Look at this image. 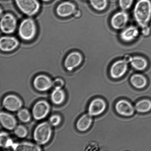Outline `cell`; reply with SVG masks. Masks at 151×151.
<instances>
[{"label": "cell", "mask_w": 151, "mask_h": 151, "mask_svg": "<svg viewBox=\"0 0 151 151\" xmlns=\"http://www.w3.org/2000/svg\"><path fill=\"white\" fill-rule=\"evenodd\" d=\"M134 16L142 30L149 28L148 24L151 18V1L150 0H139L134 7Z\"/></svg>", "instance_id": "cell-1"}, {"label": "cell", "mask_w": 151, "mask_h": 151, "mask_svg": "<svg viewBox=\"0 0 151 151\" xmlns=\"http://www.w3.org/2000/svg\"><path fill=\"white\" fill-rule=\"evenodd\" d=\"M76 12L75 4L73 3L65 1L61 3L58 6L56 12L60 17H65L70 16Z\"/></svg>", "instance_id": "cell-15"}, {"label": "cell", "mask_w": 151, "mask_h": 151, "mask_svg": "<svg viewBox=\"0 0 151 151\" xmlns=\"http://www.w3.org/2000/svg\"><path fill=\"white\" fill-rule=\"evenodd\" d=\"M50 109V105L48 102L44 100L39 101L34 105L32 115L35 119L40 120L48 115Z\"/></svg>", "instance_id": "cell-6"}, {"label": "cell", "mask_w": 151, "mask_h": 151, "mask_svg": "<svg viewBox=\"0 0 151 151\" xmlns=\"http://www.w3.org/2000/svg\"><path fill=\"white\" fill-rule=\"evenodd\" d=\"M132 66L134 69L138 70H143L147 68V62L145 59L141 57L136 56L130 57L129 61Z\"/></svg>", "instance_id": "cell-20"}, {"label": "cell", "mask_w": 151, "mask_h": 151, "mask_svg": "<svg viewBox=\"0 0 151 151\" xmlns=\"http://www.w3.org/2000/svg\"><path fill=\"white\" fill-rule=\"evenodd\" d=\"M133 1L134 0H119V6L123 10H128L132 5Z\"/></svg>", "instance_id": "cell-28"}, {"label": "cell", "mask_w": 151, "mask_h": 151, "mask_svg": "<svg viewBox=\"0 0 151 151\" xmlns=\"http://www.w3.org/2000/svg\"><path fill=\"white\" fill-rule=\"evenodd\" d=\"M128 19V15L126 12H118L114 15L111 19V25L114 29L116 30L122 29L126 25Z\"/></svg>", "instance_id": "cell-11"}, {"label": "cell", "mask_w": 151, "mask_h": 151, "mask_svg": "<svg viewBox=\"0 0 151 151\" xmlns=\"http://www.w3.org/2000/svg\"><path fill=\"white\" fill-rule=\"evenodd\" d=\"M83 57L80 53L73 52L69 54L64 61V66L69 71H71L81 64Z\"/></svg>", "instance_id": "cell-10"}, {"label": "cell", "mask_w": 151, "mask_h": 151, "mask_svg": "<svg viewBox=\"0 0 151 151\" xmlns=\"http://www.w3.org/2000/svg\"><path fill=\"white\" fill-rule=\"evenodd\" d=\"M17 117L22 122H29L31 119V115L27 109H20L17 113Z\"/></svg>", "instance_id": "cell-26"}, {"label": "cell", "mask_w": 151, "mask_h": 151, "mask_svg": "<svg viewBox=\"0 0 151 151\" xmlns=\"http://www.w3.org/2000/svg\"><path fill=\"white\" fill-rule=\"evenodd\" d=\"M92 7L98 11H103L107 6V0H88Z\"/></svg>", "instance_id": "cell-24"}, {"label": "cell", "mask_w": 151, "mask_h": 151, "mask_svg": "<svg viewBox=\"0 0 151 151\" xmlns=\"http://www.w3.org/2000/svg\"><path fill=\"white\" fill-rule=\"evenodd\" d=\"M49 121L50 124L52 126L54 127L57 126L61 122V117L58 115H53L50 118Z\"/></svg>", "instance_id": "cell-29"}, {"label": "cell", "mask_w": 151, "mask_h": 151, "mask_svg": "<svg viewBox=\"0 0 151 151\" xmlns=\"http://www.w3.org/2000/svg\"><path fill=\"white\" fill-rule=\"evenodd\" d=\"M92 122L91 116L89 114L83 115L76 123V128L81 132L86 131L89 128Z\"/></svg>", "instance_id": "cell-18"}, {"label": "cell", "mask_w": 151, "mask_h": 151, "mask_svg": "<svg viewBox=\"0 0 151 151\" xmlns=\"http://www.w3.org/2000/svg\"><path fill=\"white\" fill-rule=\"evenodd\" d=\"M115 109L119 114L122 116H130L134 114V109L129 102L122 100L117 102L115 105Z\"/></svg>", "instance_id": "cell-14"}, {"label": "cell", "mask_w": 151, "mask_h": 151, "mask_svg": "<svg viewBox=\"0 0 151 151\" xmlns=\"http://www.w3.org/2000/svg\"><path fill=\"white\" fill-rule=\"evenodd\" d=\"M65 94L61 89H55L51 95L52 101L55 104L60 105L64 102Z\"/></svg>", "instance_id": "cell-22"}, {"label": "cell", "mask_w": 151, "mask_h": 151, "mask_svg": "<svg viewBox=\"0 0 151 151\" xmlns=\"http://www.w3.org/2000/svg\"><path fill=\"white\" fill-rule=\"evenodd\" d=\"M64 85V81L60 78H56L52 81V87L55 89H61Z\"/></svg>", "instance_id": "cell-30"}, {"label": "cell", "mask_w": 151, "mask_h": 151, "mask_svg": "<svg viewBox=\"0 0 151 151\" xmlns=\"http://www.w3.org/2000/svg\"><path fill=\"white\" fill-rule=\"evenodd\" d=\"M19 42L17 38L11 36H3L0 40V48L1 51L10 52L18 46Z\"/></svg>", "instance_id": "cell-13"}, {"label": "cell", "mask_w": 151, "mask_h": 151, "mask_svg": "<svg viewBox=\"0 0 151 151\" xmlns=\"http://www.w3.org/2000/svg\"><path fill=\"white\" fill-rule=\"evenodd\" d=\"M42 1H51V0H42Z\"/></svg>", "instance_id": "cell-31"}, {"label": "cell", "mask_w": 151, "mask_h": 151, "mask_svg": "<svg viewBox=\"0 0 151 151\" xmlns=\"http://www.w3.org/2000/svg\"><path fill=\"white\" fill-rule=\"evenodd\" d=\"M139 31L137 27L134 26L129 27L124 29L120 35L122 40L126 42H129L134 40L138 36Z\"/></svg>", "instance_id": "cell-17"}, {"label": "cell", "mask_w": 151, "mask_h": 151, "mask_svg": "<svg viewBox=\"0 0 151 151\" xmlns=\"http://www.w3.org/2000/svg\"><path fill=\"white\" fill-rule=\"evenodd\" d=\"M131 82L135 88L141 89L144 88L147 85V80L143 75L136 74L131 77Z\"/></svg>", "instance_id": "cell-21"}, {"label": "cell", "mask_w": 151, "mask_h": 151, "mask_svg": "<svg viewBox=\"0 0 151 151\" xmlns=\"http://www.w3.org/2000/svg\"><path fill=\"white\" fill-rule=\"evenodd\" d=\"M23 103L20 98L14 95L6 96L3 100V106L10 111L14 112L20 109Z\"/></svg>", "instance_id": "cell-7"}, {"label": "cell", "mask_w": 151, "mask_h": 151, "mask_svg": "<svg viewBox=\"0 0 151 151\" xmlns=\"http://www.w3.org/2000/svg\"><path fill=\"white\" fill-rule=\"evenodd\" d=\"M128 62L124 59L115 62L111 68L110 73L114 78H118L123 76L128 69Z\"/></svg>", "instance_id": "cell-8"}, {"label": "cell", "mask_w": 151, "mask_h": 151, "mask_svg": "<svg viewBox=\"0 0 151 151\" xmlns=\"http://www.w3.org/2000/svg\"><path fill=\"white\" fill-rule=\"evenodd\" d=\"M0 121L3 127L6 129L12 130L16 127L17 122L12 115L5 112H1Z\"/></svg>", "instance_id": "cell-16"}, {"label": "cell", "mask_w": 151, "mask_h": 151, "mask_svg": "<svg viewBox=\"0 0 151 151\" xmlns=\"http://www.w3.org/2000/svg\"><path fill=\"white\" fill-rule=\"evenodd\" d=\"M137 111L140 113L149 112L151 109V101L147 99H144L137 102L135 106Z\"/></svg>", "instance_id": "cell-23"}, {"label": "cell", "mask_w": 151, "mask_h": 151, "mask_svg": "<svg viewBox=\"0 0 151 151\" xmlns=\"http://www.w3.org/2000/svg\"><path fill=\"white\" fill-rule=\"evenodd\" d=\"M0 26L1 31L4 33H13L17 27V20L13 14L7 13L1 18Z\"/></svg>", "instance_id": "cell-5"}, {"label": "cell", "mask_w": 151, "mask_h": 151, "mask_svg": "<svg viewBox=\"0 0 151 151\" xmlns=\"http://www.w3.org/2000/svg\"><path fill=\"white\" fill-rule=\"evenodd\" d=\"M14 150L20 151H38L41 150L39 146L29 142L13 143L11 146Z\"/></svg>", "instance_id": "cell-19"}, {"label": "cell", "mask_w": 151, "mask_h": 151, "mask_svg": "<svg viewBox=\"0 0 151 151\" xmlns=\"http://www.w3.org/2000/svg\"><path fill=\"white\" fill-rule=\"evenodd\" d=\"M12 140L7 133L1 132L0 136V145L1 147H7L13 144Z\"/></svg>", "instance_id": "cell-25"}, {"label": "cell", "mask_w": 151, "mask_h": 151, "mask_svg": "<svg viewBox=\"0 0 151 151\" xmlns=\"http://www.w3.org/2000/svg\"><path fill=\"white\" fill-rule=\"evenodd\" d=\"M37 32V27L32 19H24L21 23L19 28V35L22 39L29 41L35 37Z\"/></svg>", "instance_id": "cell-3"}, {"label": "cell", "mask_w": 151, "mask_h": 151, "mask_svg": "<svg viewBox=\"0 0 151 151\" xmlns=\"http://www.w3.org/2000/svg\"><path fill=\"white\" fill-rule=\"evenodd\" d=\"M20 11L29 16L35 15L39 11L40 3L38 0H15Z\"/></svg>", "instance_id": "cell-4"}, {"label": "cell", "mask_w": 151, "mask_h": 151, "mask_svg": "<svg viewBox=\"0 0 151 151\" xmlns=\"http://www.w3.org/2000/svg\"><path fill=\"white\" fill-rule=\"evenodd\" d=\"M52 132V125L50 122L41 123L37 126L34 130V140L40 145L46 144L50 141Z\"/></svg>", "instance_id": "cell-2"}, {"label": "cell", "mask_w": 151, "mask_h": 151, "mask_svg": "<svg viewBox=\"0 0 151 151\" xmlns=\"http://www.w3.org/2000/svg\"><path fill=\"white\" fill-rule=\"evenodd\" d=\"M14 134L17 137L23 138L27 135L28 132L27 129L22 125H19L14 129Z\"/></svg>", "instance_id": "cell-27"}, {"label": "cell", "mask_w": 151, "mask_h": 151, "mask_svg": "<svg viewBox=\"0 0 151 151\" xmlns=\"http://www.w3.org/2000/svg\"><path fill=\"white\" fill-rule=\"evenodd\" d=\"M52 81L47 76L40 75L37 76L34 80L33 84L36 90L40 91H45L52 87Z\"/></svg>", "instance_id": "cell-9"}, {"label": "cell", "mask_w": 151, "mask_h": 151, "mask_svg": "<svg viewBox=\"0 0 151 151\" xmlns=\"http://www.w3.org/2000/svg\"><path fill=\"white\" fill-rule=\"evenodd\" d=\"M106 108V104L104 100L101 99H96L89 106L88 114L91 116H97L103 113Z\"/></svg>", "instance_id": "cell-12"}]
</instances>
